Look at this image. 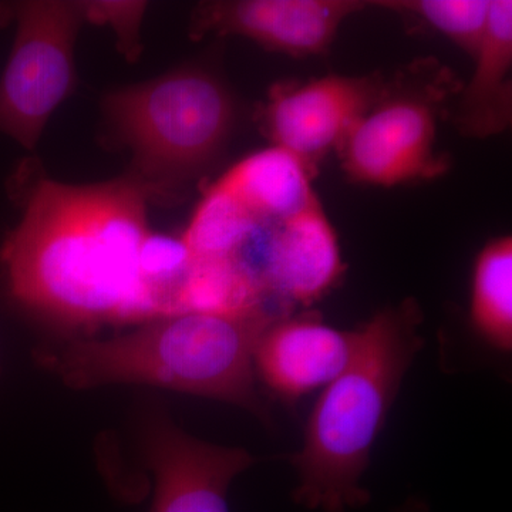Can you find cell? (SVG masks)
<instances>
[{"instance_id": "obj_1", "label": "cell", "mask_w": 512, "mask_h": 512, "mask_svg": "<svg viewBox=\"0 0 512 512\" xmlns=\"http://www.w3.org/2000/svg\"><path fill=\"white\" fill-rule=\"evenodd\" d=\"M151 197L131 174L86 185L39 178L0 247L9 298L72 328L151 322L138 278Z\"/></svg>"}, {"instance_id": "obj_2", "label": "cell", "mask_w": 512, "mask_h": 512, "mask_svg": "<svg viewBox=\"0 0 512 512\" xmlns=\"http://www.w3.org/2000/svg\"><path fill=\"white\" fill-rule=\"evenodd\" d=\"M423 313L414 301L376 313L356 329L352 359L323 389L292 457L298 473L293 501L309 510L346 512L363 507L370 454L407 370L423 346Z\"/></svg>"}, {"instance_id": "obj_3", "label": "cell", "mask_w": 512, "mask_h": 512, "mask_svg": "<svg viewBox=\"0 0 512 512\" xmlns=\"http://www.w3.org/2000/svg\"><path fill=\"white\" fill-rule=\"evenodd\" d=\"M282 315L262 308L164 316L116 338L77 340L53 357V369L72 389L148 384L242 407L269 421L255 389L254 353L264 330Z\"/></svg>"}, {"instance_id": "obj_4", "label": "cell", "mask_w": 512, "mask_h": 512, "mask_svg": "<svg viewBox=\"0 0 512 512\" xmlns=\"http://www.w3.org/2000/svg\"><path fill=\"white\" fill-rule=\"evenodd\" d=\"M107 131L133 158L131 175L151 195L171 194L221 153L235 121V104L220 77L183 66L101 100Z\"/></svg>"}, {"instance_id": "obj_5", "label": "cell", "mask_w": 512, "mask_h": 512, "mask_svg": "<svg viewBox=\"0 0 512 512\" xmlns=\"http://www.w3.org/2000/svg\"><path fill=\"white\" fill-rule=\"evenodd\" d=\"M6 9L16 32L0 76V134L32 151L76 86L74 45L83 10L66 0H26Z\"/></svg>"}, {"instance_id": "obj_6", "label": "cell", "mask_w": 512, "mask_h": 512, "mask_svg": "<svg viewBox=\"0 0 512 512\" xmlns=\"http://www.w3.org/2000/svg\"><path fill=\"white\" fill-rule=\"evenodd\" d=\"M439 86L389 84L382 99L339 144L342 168L350 180L394 187L446 173L448 164L436 151L444 96Z\"/></svg>"}, {"instance_id": "obj_7", "label": "cell", "mask_w": 512, "mask_h": 512, "mask_svg": "<svg viewBox=\"0 0 512 512\" xmlns=\"http://www.w3.org/2000/svg\"><path fill=\"white\" fill-rule=\"evenodd\" d=\"M382 76L329 74L269 90L262 121L272 146L284 148L312 168L338 148L350 128L387 92Z\"/></svg>"}, {"instance_id": "obj_8", "label": "cell", "mask_w": 512, "mask_h": 512, "mask_svg": "<svg viewBox=\"0 0 512 512\" xmlns=\"http://www.w3.org/2000/svg\"><path fill=\"white\" fill-rule=\"evenodd\" d=\"M265 296L282 308L309 306L345 272L338 234L319 198L298 214L266 225L237 256Z\"/></svg>"}, {"instance_id": "obj_9", "label": "cell", "mask_w": 512, "mask_h": 512, "mask_svg": "<svg viewBox=\"0 0 512 512\" xmlns=\"http://www.w3.org/2000/svg\"><path fill=\"white\" fill-rule=\"evenodd\" d=\"M143 451L156 478L150 512H229L232 481L255 464L244 448L195 439L160 409L144 419Z\"/></svg>"}, {"instance_id": "obj_10", "label": "cell", "mask_w": 512, "mask_h": 512, "mask_svg": "<svg viewBox=\"0 0 512 512\" xmlns=\"http://www.w3.org/2000/svg\"><path fill=\"white\" fill-rule=\"evenodd\" d=\"M357 0H217L192 13L190 36H242L292 57L322 55L349 16L365 9Z\"/></svg>"}, {"instance_id": "obj_11", "label": "cell", "mask_w": 512, "mask_h": 512, "mask_svg": "<svg viewBox=\"0 0 512 512\" xmlns=\"http://www.w3.org/2000/svg\"><path fill=\"white\" fill-rule=\"evenodd\" d=\"M356 330L333 328L315 313L279 316L256 343L255 375L286 403L325 389L352 359Z\"/></svg>"}, {"instance_id": "obj_12", "label": "cell", "mask_w": 512, "mask_h": 512, "mask_svg": "<svg viewBox=\"0 0 512 512\" xmlns=\"http://www.w3.org/2000/svg\"><path fill=\"white\" fill-rule=\"evenodd\" d=\"M473 60V76L461 92L454 121L464 136H498L512 123L511 0H491L487 30Z\"/></svg>"}, {"instance_id": "obj_13", "label": "cell", "mask_w": 512, "mask_h": 512, "mask_svg": "<svg viewBox=\"0 0 512 512\" xmlns=\"http://www.w3.org/2000/svg\"><path fill=\"white\" fill-rule=\"evenodd\" d=\"M312 177V168L301 158L271 146L242 158L214 184L266 227L298 214L318 198Z\"/></svg>"}, {"instance_id": "obj_14", "label": "cell", "mask_w": 512, "mask_h": 512, "mask_svg": "<svg viewBox=\"0 0 512 512\" xmlns=\"http://www.w3.org/2000/svg\"><path fill=\"white\" fill-rule=\"evenodd\" d=\"M470 322L474 332L498 352L512 350V237L488 241L474 261Z\"/></svg>"}, {"instance_id": "obj_15", "label": "cell", "mask_w": 512, "mask_h": 512, "mask_svg": "<svg viewBox=\"0 0 512 512\" xmlns=\"http://www.w3.org/2000/svg\"><path fill=\"white\" fill-rule=\"evenodd\" d=\"M266 296L254 276L231 259H194L178 296L177 313L241 315L265 308Z\"/></svg>"}, {"instance_id": "obj_16", "label": "cell", "mask_w": 512, "mask_h": 512, "mask_svg": "<svg viewBox=\"0 0 512 512\" xmlns=\"http://www.w3.org/2000/svg\"><path fill=\"white\" fill-rule=\"evenodd\" d=\"M264 225L234 197L212 184L181 239L194 259L237 258Z\"/></svg>"}, {"instance_id": "obj_17", "label": "cell", "mask_w": 512, "mask_h": 512, "mask_svg": "<svg viewBox=\"0 0 512 512\" xmlns=\"http://www.w3.org/2000/svg\"><path fill=\"white\" fill-rule=\"evenodd\" d=\"M369 5L414 16L474 57L487 30L491 0H377Z\"/></svg>"}, {"instance_id": "obj_18", "label": "cell", "mask_w": 512, "mask_h": 512, "mask_svg": "<svg viewBox=\"0 0 512 512\" xmlns=\"http://www.w3.org/2000/svg\"><path fill=\"white\" fill-rule=\"evenodd\" d=\"M84 22L109 25L119 40V50L128 60L140 55V28L146 2H80Z\"/></svg>"}]
</instances>
